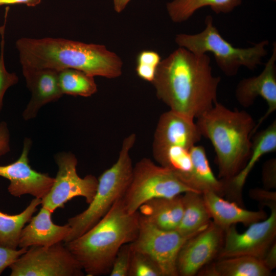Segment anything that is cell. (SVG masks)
I'll return each mask as SVG.
<instances>
[{
  "label": "cell",
  "instance_id": "14",
  "mask_svg": "<svg viewBox=\"0 0 276 276\" xmlns=\"http://www.w3.org/2000/svg\"><path fill=\"white\" fill-rule=\"evenodd\" d=\"M194 120L171 110L161 114L152 144L155 160L171 148L190 149L201 140L202 135Z\"/></svg>",
  "mask_w": 276,
  "mask_h": 276
},
{
  "label": "cell",
  "instance_id": "37",
  "mask_svg": "<svg viewBox=\"0 0 276 276\" xmlns=\"http://www.w3.org/2000/svg\"><path fill=\"white\" fill-rule=\"evenodd\" d=\"M41 0H0V6L7 5L25 4L28 7H35Z\"/></svg>",
  "mask_w": 276,
  "mask_h": 276
},
{
  "label": "cell",
  "instance_id": "23",
  "mask_svg": "<svg viewBox=\"0 0 276 276\" xmlns=\"http://www.w3.org/2000/svg\"><path fill=\"white\" fill-rule=\"evenodd\" d=\"M271 273L261 260L248 256L219 258L202 273L213 276H268Z\"/></svg>",
  "mask_w": 276,
  "mask_h": 276
},
{
  "label": "cell",
  "instance_id": "30",
  "mask_svg": "<svg viewBox=\"0 0 276 276\" xmlns=\"http://www.w3.org/2000/svg\"><path fill=\"white\" fill-rule=\"evenodd\" d=\"M262 181L265 189L276 188V159L271 158L266 161L263 166Z\"/></svg>",
  "mask_w": 276,
  "mask_h": 276
},
{
  "label": "cell",
  "instance_id": "24",
  "mask_svg": "<svg viewBox=\"0 0 276 276\" xmlns=\"http://www.w3.org/2000/svg\"><path fill=\"white\" fill-rule=\"evenodd\" d=\"M242 0H171L166 4L171 20L181 23L188 20L196 11L210 7L216 14L228 13L240 5Z\"/></svg>",
  "mask_w": 276,
  "mask_h": 276
},
{
  "label": "cell",
  "instance_id": "6",
  "mask_svg": "<svg viewBox=\"0 0 276 276\" xmlns=\"http://www.w3.org/2000/svg\"><path fill=\"white\" fill-rule=\"evenodd\" d=\"M204 22L205 28L199 33L176 35V43L195 54L212 53L218 67L227 77L236 75L241 66L253 70L261 64L267 54L268 40L247 48H236L222 37L211 15L206 16Z\"/></svg>",
  "mask_w": 276,
  "mask_h": 276
},
{
  "label": "cell",
  "instance_id": "38",
  "mask_svg": "<svg viewBox=\"0 0 276 276\" xmlns=\"http://www.w3.org/2000/svg\"><path fill=\"white\" fill-rule=\"evenodd\" d=\"M131 0H112L113 9L118 13L122 12Z\"/></svg>",
  "mask_w": 276,
  "mask_h": 276
},
{
  "label": "cell",
  "instance_id": "28",
  "mask_svg": "<svg viewBox=\"0 0 276 276\" xmlns=\"http://www.w3.org/2000/svg\"><path fill=\"white\" fill-rule=\"evenodd\" d=\"M6 22L0 27L1 36L0 53V112L3 107V98L7 89L17 84L19 78L16 73H10L6 68L4 62V34Z\"/></svg>",
  "mask_w": 276,
  "mask_h": 276
},
{
  "label": "cell",
  "instance_id": "10",
  "mask_svg": "<svg viewBox=\"0 0 276 276\" xmlns=\"http://www.w3.org/2000/svg\"><path fill=\"white\" fill-rule=\"evenodd\" d=\"M188 239L177 230L160 229L140 215L138 234L130 244L133 249L143 252L152 259L160 269L163 276H178L177 256Z\"/></svg>",
  "mask_w": 276,
  "mask_h": 276
},
{
  "label": "cell",
  "instance_id": "15",
  "mask_svg": "<svg viewBox=\"0 0 276 276\" xmlns=\"http://www.w3.org/2000/svg\"><path fill=\"white\" fill-rule=\"evenodd\" d=\"M235 97L244 107L251 106L256 98H262L267 103L268 109L256 124L252 136L258 128L276 110V44L273 43L271 55L262 72L258 76L244 78L238 84Z\"/></svg>",
  "mask_w": 276,
  "mask_h": 276
},
{
  "label": "cell",
  "instance_id": "25",
  "mask_svg": "<svg viewBox=\"0 0 276 276\" xmlns=\"http://www.w3.org/2000/svg\"><path fill=\"white\" fill-rule=\"evenodd\" d=\"M41 199L35 198L20 213L9 215L0 211V246L16 249L21 232L41 204Z\"/></svg>",
  "mask_w": 276,
  "mask_h": 276
},
{
  "label": "cell",
  "instance_id": "31",
  "mask_svg": "<svg viewBox=\"0 0 276 276\" xmlns=\"http://www.w3.org/2000/svg\"><path fill=\"white\" fill-rule=\"evenodd\" d=\"M27 250L25 248L12 249L0 246V275Z\"/></svg>",
  "mask_w": 276,
  "mask_h": 276
},
{
  "label": "cell",
  "instance_id": "35",
  "mask_svg": "<svg viewBox=\"0 0 276 276\" xmlns=\"http://www.w3.org/2000/svg\"><path fill=\"white\" fill-rule=\"evenodd\" d=\"M157 67L142 64H136L135 71L139 77L143 80L152 82Z\"/></svg>",
  "mask_w": 276,
  "mask_h": 276
},
{
  "label": "cell",
  "instance_id": "20",
  "mask_svg": "<svg viewBox=\"0 0 276 276\" xmlns=\"http://www.w3.org/2000/svg\"><path fill=\"white\" fill-rule=\"evenodd\" d=\"M182 194L170 198H156L143 203L139 209L141 217L166 231L176 230L183 214ZM138 210V211H139Z\"/></svg>",
  "mask_w": 276,
  "mask_h": 276
},
{
  "label": "cell",
  "instance_id": "26",
  "mask_svg": "<svg viewBox=\"0 0 276 276\" xmlns=\"http://www.w3.org/2000/svg\"><path fill=\"white\" fill-rule=\"evenodd\" d=\"M58 80L63 95L88 97L97 91L94 77L79 70L66 68L58 71Z\"/></svg>",
  "mask_w": 276,
  "mask_h": 276
},
{
  "label": "cell",
  "instance_id": "1",
  "mask_svg": "<svg viewBox=\"0 0 276 276\" xmlns=\"http://www.w3.org/2000/svg\"><path fill=\"white\" fill-rule=\"evenodd\" d=\"M221 79L212 72L207 54L178 47L161 60L152 84L170 110L194 119L217 102Z\"/></svg>",
  "mask_w": 276,
  "mask_h": 276
},
{
  "label": "cell",
  "instance_id": "27",
  "mask_svg": "<svg viewBox=\"0 0 276 276\" xmlns=\"http://www.w3.org/2000/svg\"><path fill=\"white\" fill-rule=\"evenodd\" d=\"M128 276H163V274L152 259L147 255L132 248Z\"/></svg>",
  "mask_w": 276,
  "mask_h": 276
},
{
  "label": "cell",
  "instance_id": "7",
  "mask_svg": "<svg viewBox=\"0 0 276 276\" xmlns=\"http://www.w3.org/2000/svg\"><path fill=\"white\" fill-rule=\"evenodd\" d=\"M188 191L197 192L170 169L143 158L133 167L131 180L123 199L127 211L134 213L150 199L173 197Z\"/></svg>",
  "mask_w": 276,
  "mask_h": 276
},
{
  "label": "cell",
  "instance_id": "32",
  "mask_svg": "<svg viewBox=\"0 0 276 276\" xmlns=\"http://www.w3.org/2000/svg\"><path fill=\"white\" fill-rule=\"evenodd\" d=\"M250 197L269 208L276 206V193L266 189L256 188L249 192Z\"/></svg>",
  "mask_w": 276,
  "mask_h": 276
},
{
  "label": "cell",
  "instance_id": "3",
  "mask_svg": "<svg viewBox=\"0 0 276 276\" xmlns=\"http://www.w3.org/2000/svg\"><path fill=\"white\" fill-rule=\"evenodd\" d=\"M140 222L139 212L129 213L122 197L93 227L64 245L80 264L86 275L109 274L121 246L136 238Z\"/></svg>",
  "mask_w": 276,
  "mask_h": 276
},
{
  "label": "cell",
  "instance_id": "34",
  "mask_svg": "<svg viewBox=\"0 0 276 276\" xmlns=\"http://www.w3.org/2000/svg\"><path fill=\"white\" fill-rule=\"evenodd\" d=\"M10 132L6 122H0V156L10 151Z\"/></svg>",
  "mask_w": 276,
  "mask_h": 276
},
{
  "label": "cell",
  "instance_id": "36",
  "mask_svg": "<svg viewBox=\"0 0 276 276\" xmlns=\"http://www.w3.org/2000/svg\"><path fill=\"white\" fill-rule=\"evenodd\" d=\"M262 261L266 267L270 271L276 267V244L274 242L267 250Z\"/></svg>",
  "mask_w": 276,
  "mask_h": 276
},
{
  "label": "cell",
  "instance_id": "19",
  "mask_svg": "<svg viewBox=\"0 0 276 276\" xmlns=\"http://www.w3.org/2000/svg\"><path fill=\"white\" fill-rule=\"evenodd\" d=\"M202 194L213 222L223 231L237 223L248 226L267 217L263 210L245 209L234 202L225 200L215 192L206 191Z\"/></svg>",
  "mask_w": 276,
  "mask_h": 276
},
{
  "label": "cell",
  "instance_id": "16",
  "mask_svg": "<svg viewBox=\"0 0 276 276\" xmlns=\"http://www.w3.org/2000/svg\"><path fill=\"white\" fill-rule=\"evenodd\" d=\"M26 86L31 98L22 113L24 120L35 118L40 108L49 103L58 101L63 94L58 80V71L21 65Z\"/></svg>",
  "mask_w": 276,
  "mask_h": 276
},
{
  "label": "cell",
  "instance_id": "11",
  "mask_svg": "<svg viewBox=\"0 0 276 276\" xmlns=\"http://www.w3.org/2000/svg\"><path fill=\"white\" fill-rule=\"evenodd\" d=\"M270 209L269 217L250 224L243 233L235 225L225 229L219 258L248 256L262 260L276 236V206Z\"/></svg>",
  "mask_w": 276,
  "mask_h": 276
},
{
  "label": "cell",
  "instance_id": "12",
  "mask_svg": "<svg viewBox=\"0 0 276 276\" xmlns=\"http://www.w3.org/2000/svg\"><path fill=\"white\" fill-rule=\"evenodd\" d=\"M32 145L31 139L25 137L20 156L12 163L0 166V176L9 180L8 191L13 196L29 194L41 199L50 191L55 178L32 168L28 157Z\"/></svg>",
  "mask_w": 276,
  "mask_h": 276
},
{
  "label": "cell",
  "instance_id": "8",
  "mask_svg": "<svg viewBox=\"0 0 276 276\" xmlns=\"http://www.w3.org/2000/svg\"><path fill=\"white\" fill-rule=\"evenodd\" d=\"M11 276H83L79 262L61 242L27 249L9 267Z\"/></svg>",
  "mask_w": 276,
  "mask_h": 276
},
{
  "label": "cell",
  "instance_id": "2",
  "mask_svg": "<svg viewBox=\"0 0 276 276\" xmlns=\"http://www.w3.org/2000/svg\"><path fill=\"white\" fill-rule=\"evenodd\" d=\"M21 65L60 71L72 68L93 77H120L123 63L103 45L61 38L22 37L15 43Z\"/></svg>",
  "mask_w": 276,
  "mask_h": 276
},
{
  "label": "cell",
  "instance_id": "21",
  "mask_svg": "<svg viewBox=\"0 0 276 276\" xmlns=\"http://www.w3.org/2000/svg\"><path fill=\"white\" fill-rule=\"evenodd\" d=\"M182 200L183 214L176 230L190 238L206 227L211 217L201 193L188 191L182 194Z\"/></svg>",
  "mask_w": 276,
  "mask_h": 276
},
{
  "label": "cell",
  "instance_id": "29",
  "mask_svg": "<svg viewBox=\"0 0 276 276\" xmlns=\"http://www.w3.org/2000/svg\"><path fill=\"white\" fill-rule=\"evenodd\" d=\"M132 248L130 243L122 245L113 260L109 275L110 276H128Z\"/></svg>",
  "mask_w": 276,
  "mask_h": 276
},
{
  "label": "cell",
  "instance_id": "39",
  "mask_svg": "<svg viewBox=\"0 0 276 276\" xmlns=\"http://www.w3.org/2000/svg\"></svg>",
  "mask_w": 276,
  "mask_h": 276
},
{
  "label": "cell",
  "instance_id": "22",
  "mask_svg": "<svg viewBox=\"0 0 276 276\" xmlns=\"http://www.w3.org/2000/svg\"><path fill=\"white\" fill-rule=\"evenodd\" d=\"M192 168L186 182L195 191L203 193L212 191L221 195L224 194V183L218 179L210 167L204 148L194 145L190 149Z\"/></svg>",
  "mask_w": 276,
  "mask_h": 276
},
{
  "label": "cell",
  "instance_id": "33",
  "mask_svg": "<svg viewBox=\"0 0 276 276\" xmlns=\"http://www.w3.org/2000/svg\"><path fill=\"white\" fill-rule=\"evenodd\" d=\"M159 54L151 50H144L140 52L136 57V64H142L157 67L161 61Z\"/></svg>",
  "mask_w": 276,
  "mask_h": 276
},
{
  "label": "cell",
  "instance_id": "5",
  "mask_svg": "<svg viewBox=\"0 0 276 276\" xmlns=\"http://www.w3.org/2000/svg\"><path fill=\"white\" fill-rule=\"evenodd\" d=\"M135 140L134 133L124 139L117 161L98 179L96 194L87 208L68 219L71 229L64 243L80 237L90 229L107 213L117 200L124 196L132 178L133 167L130 151Z\"/></svg>",
  "mask_w": 276,
  "mask_h": 276
},
{
  "label": "cell",
  "instance_id": "4",
  "mask_svg": "<svg viewBox=\"0 0 276 276\" xmlns=\"http://www.w3.org/2000/svg\"><path fill=\"white\" fill-rule=\"evenodd\" d=\"M196 119L202 136L214 147L219 177L223 180L229 179L244 166L250 156L256 122L246 111L232 110L218 102Z\"/></svg>",
  "mask_w": 276,
  "mask_h": 276
},
{
  "label": "cell",
  "instance_id": "13",
  "mask_svg": "<svg viewBox=\"0 0 276 276\" xmlns=\"http://www.w3.org/2000/svg\"><path fill=\"white\" fill-rule=\"evenodd\" d=\"M224 231L213 221L204 229L189 238L178 252V275L193 276L219 253Z\"/></svg>",
  "mask_w": 276,
  "mask_h": 276
},
{
  "label": "cell",
  "instance_id": "9",
  "mask_svg": "<svg viewBox=\"0 0 276 276\" xmlns=\"http://www.w3.org/2000/svg\"><path fill=\"white\" fill-rule=\"evenodd\" d=\"M58 171L54 182L41 204L53 213L74 197H82L87 203L93 200L98 180L93 175L80 177L77 172V159L71 152L62 151L54 155Z\"/></svg>",
  "mask_w": 276,
  "mask_h": 276
},
{
  "label": "cell",
  "instance_id": "18",
  "mask_svg": "<svg viewBox=\"0 0 276 276\" xmlns=\"http://www.w3.org/2000/svg\"><path fill=\"white\" fill-rule=\"evenodd\" d=\"M250 156L244 166L234 177L224 183V194L241 202L242 189L246 180L256 163L264 155L276 151V121L266 128L254 134Z\"/></svg>",
  "mask_w": 276,
  "mask_h": 276
},
{
  "label": "cell",
  "instance_id": "17",
  "mask_svg": "<svg viewBox=\"0 0 276 276\" xmlns=\"http://www.w3.org/2000/svg\"><path fill=\"white\" fill-rule=\"evenodd\" d=\"M53 213L42 206L39 212L30 219L21 232L18 247L28 248L33 246H49L64 241L71 227L67 223L59 225L52 220Z\"/></svg>",
  "mask_w": 276,
  "mask_h": 276
}]
</instances>
